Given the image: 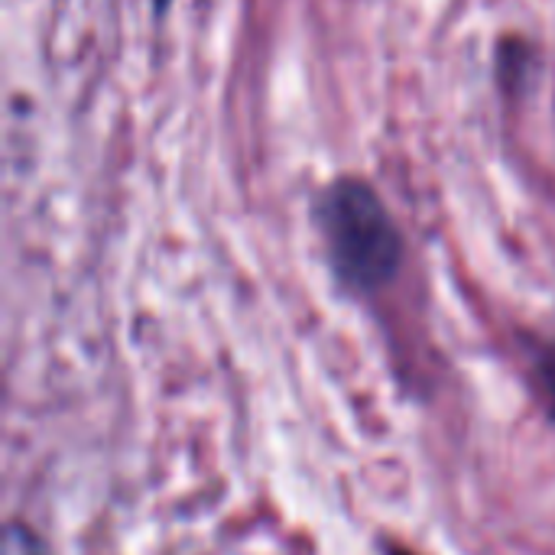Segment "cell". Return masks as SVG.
Masks as SVG:
<instances>
[{
  "instance_id": "3",
  "label": "cell",
  "mask_w": 555,
  "mask_h": 555,
  "mask_svg": "<svg viewBox=\"0 0 555 555\" xmlns=\"http://www.w3.org/2000/svg\"><path fill=\"white\" fill-rule=\"evenodd\" d=\"M543 380H546V390H550V397L555 400V358H550V361L543 364Z\"/></svg>"
},
{
  "instance_id": "1",
  "label": "cell",
  "mask_w": 555,
  "mask_h": 555,
  "mask_svg": "<svg viewBox=\"0 0 555 555\" xmlns=\"http://www.w3.org/2000/svg\"><path fill=\"white\" fill-rule=\"evenodd\" d=\"M319 228L335 273L351 289H380L400 267L403 241L380 202L361 179H338L319 198Z\"/></svg>"
},
{
  "instance_id": "2",
  "label": "cell",
  "mask_w": 555,
  "mask_h": 555,
  "mask_svg": "<svg viewBox=\"0 0 555 555\" xmlns=\"http://www.w3.org/2000/svg\"><path fill=\"white\" fill-rule=\"evenodd\" d=\"M3 555H49L46 546L26 530V527H10L7 530V543H3Z\"/></svg>"
},
{
  "instance_id": "4",
  "label": "cell",
  "mask_w": 555,
  "mask_h": 555,
  "mask_svg": "<svg viewBox=\"0 0 555 555\" xmlns=\"http://www.w3.org/2000/svg\"><path fill=\"white\" fill-rule=\"evenodd\" d=\"M166 3H169V0H156V7H159V10H163V7H166Z\"/></svg>"
}]
</instances>
